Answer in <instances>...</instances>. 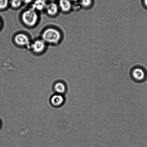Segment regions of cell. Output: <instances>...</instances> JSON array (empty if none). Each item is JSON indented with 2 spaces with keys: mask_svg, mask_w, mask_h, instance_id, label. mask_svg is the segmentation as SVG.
<instances>
[{
  "mask_svg": "<svg viewBox=\"0 0 147 147\" xmlns=\"http://www.w3.org/2000/svg\"><path fill=\"white\" fill-rule=\"evenodd\" d=\"M32 0H22L23 2L25 3L26 4H28L31 3Z\"/></svg>",
  "mask_w": 147,
  "mask_h": 147,
  "instance_id": "obj_14",
  "label": "cell"
},
{
  "mask_svg": "<svg viewBox=\"0 0 147 147\" xmlns=\"http://www.w3.org/2000/svg\"><path fill=\"white\" fill-rule=\"evenodd\" d=\"M132 77L136 82H142L144 80L145 74L144 71L140 68H136L132 72Z\"/></svg>",
  "mask_w": 147,
  "mask_h": 147,
  "instance_id": "obj_5",
  "label": "cell"
},
{
  "mask_svg": "<svg viewBox=\"0 0 147 147\" xmlns=\"http://www.w3.org/2000/svg\"><path fill=\"white\" fill-rule=\"evenodd\" d=\"M1 21H0V27H1Z\"/></svg>",
  "mask_w": 147,
  "mask_h": 147,
  "instance_id": "obj_19",
  "label": "cell"
},
{
  "mask_svg": "<svg viewBox=\"0 0 147 147\" xmlns=\"http://www.w3.org/2000/svg\"><path fill=\"white\" fill-rule=\"evenodd\" d=\"M21 18L25 25L32 27L37 24L38 20V16L36 11L31 8L24 12Z\"/></svg>",
  "mask_w": 147,
  "mask_h": 147,
  "instance_id": "obj_2",
  "label": "cell"
},
{
  "mask_svg": "<svg viewBox=\"0 0 147 147\" xmlns=\"http://www.w3.org/2000/svg\"><path fill=\"white\" fill-rule=\"evenodd\" d=\"M71 1H78V0H71Z\"/></svg>",
  "mask_w": 147,
  "mask_h": 147,
  "instance_id": "obj_18",
  "label": "cell"
},
{
  "mask_svg": "<svg viewBox=\"0 0 147 147\" xmlns=\"http://www.w3.org/2000/svg\"><path fill=\"white\" fill-rule=\"evenodd\" d=\"M47 1H50L52 2H54V1H56V0H47Z\"/></svg>",
  "mask_w": 147,
  "mask_h": 147,
  "instance_id": "obj_16",
  "label": "cell"
},
{
  "mask_svg": "<svg viewBox=\"0 0 147 147\" xmlns=\"http://www.w3.org/2000/svg\"><path fill=\"white\" fill-rule=\"evenodd\" d=\"M65 101L62 95L56 94L53 96L50 99V103L52 106L59 107L62 106Z\"/></svg>",
  "mask_w": 147,
  "mask_h": 147,
  "instance_id": "obj_6",
  "label": "cell"
},
{
  "mask_svg": "<svg viewBox=\"0 0 147 147\" xmlns=\"http://www.w3.org/2000/svg\"><path fill=\"white\" fill-rule=\"evenodd\" d=\"M144 3L145 5L147 7V0H144Z\"/></svg>",
  "mask_w": 147,
  "mask_h": 147,
  "instance_id": "obj_15",
  "label": "cell"
},
{
  "mask_svg": "<svg viewBox=\"0 0 147 147\" xmlns=\"http://www.w3.org/2000/svg\"><path fill=\"white\" fill-rule=\"evenodd\" d=\"M47 5L45 0H35L33 4L32 8L36 11H42L45 9Z\"/></svg>",
  "mask_w": 147,
  "mask_h": 147,
  "instance_id": "obj_10",
  "label": "cell"
},
{
  "mask_svg": "<svg viewBox=\"0 0 147 147\" xmlns=\"http://www.w3.org/2000/svg\"><path fill=\"white\" fill-rule=\"evenodd\" d=\"M46 43L42 39H38L34 41L30 45V47L34 53H40L42 52L45 49L46 47Z\"/></svg>",
  "mask_w": 147,
  "mask_h": 147,
  "instance_id": "obj_4",
  "label": "cell"
},
{
  "mask_svg": "<svg viewBox=\"0 0 147 147\" xmlns=\"http://www.w3.org/2000/svg\"><path fill=\"white\" fill-rule=\"evenodd\" d=\"M14 41L18 46L30 47L31 45L29 38L26 35L23 33L16 35L14 37Z\"/></svg>",
  "mask_w": 147,
  "mask_h": 147,
  "instance_id": "obj_3",
  "label": "cell"
},
{
  "mask_svg": "<svg viewBox=\"0 0 147 147\" xmlns=\"http://www.w3.org/2000/svg\"><path fill=\"white\" fill-rule=\"evenodd\" d=\"M9 3V0H0V9H3L7 8Z\"/></svg>",
  "mask_w": 147,
  "mask_h": 147,
  "instance_id": "obj_12",
  "label": "cell"
},
{
  "mask_svg": "<svg viewBox=\"0 0 147 147\" xmlns=\"http://www.w3.org/2000/svg\"><path fill=\"white\" fill-rule=\"evenodd\" d=\"M45 9L47 14L51 16L56 15L58 12L59 7L57 4L54 2H51L47 4Z\"/></svg>",
  "mask_w": 147,
  "mask_h": 147,
  "instance_id": "obj_7",
  "label": "cell"
},
{
  "mask_svg": "<svg viewBox=\"0 0 147 147\" xmlns=\"http://www.w3.org/2000/svg\"><path fill=\"white\" fill-rule=\"evenodd\" d=\"M42 38L46 43L55 44L59 43L61 40V35L58 30L50 27L46 29L43 31Z\"/></svg>",
  "mask_w": 147,
  "mask_h": 147,
  "instance_id": "obj_1",
  "label": "cell"
},
{
  "mask_svg": "<svg viewBox=\"0 0 147 147\" xmlns=\"http://www.w3.org/2000/svg\"><path fill=\"white\" fill-rule=\"evenodd\" d=\"M22 2V0H10L9 1L11 7L14 8H17L20 7Z\"/></svg>",
  "mask_w": 147,
  "mask_h": 147,
  "instance_id": "obj_11",
  "label": "cell"
},
{
  "mask_svg": "<svg viewBox=\"0 0 147 147\" xmlns=\"http://www.w3.org/2000/svg\"><path fill=\"white\" fill-rule=\"evenodd\" d=\"M1 121H0V129H1Z\"/></svg>",
  "mask_w": 147,
  "mask_h": 147,
  "instance_id": "obj_17",
  "label": "cell"
},
{
  "mask_svg": "<svg viewBox=\"0 0 147 147\" xmlns=\"http://www.w3.org/2000/svg\"><path fill=\"white\" fill-rule=\"evenodd\" d=\"M59 7L64 12H67L71 8L72 4L70 0H60Z\"/></svg>",
  "mask_w": 147,
  "mask_h": 147,
  "instance_id": "obj_9",
  "label": "cell"
},
{
  "mask_svg": "<svg viewBox=\"0 0 147 147\" xmlns=\"http://www.w3.org/2000/svg\"><path fill=\"white\" fill-rule=\"evenodd\" d=\"M54 89L57 94L63 95L65 93L67 87L65 84L63 82H58L54 84Z\"/></svg>",
  "mask_w": 147,
  "mask_h": 147,
  "instance_id": "obj_8",
  "label": "cell"
},
{
  "mask_svg": "<svg viewBox=\"0 0 147 147\" xmlns=\"http://www.w3.org/2000/svg\"><path fill=\"white\" fill-rule=\"evenodd\" d=\"M92 3V0H81V3L83 7H87L89 6Z\"/></svg>",
  "mask_w": 147,
  "mask_h": 147,
  "instance_id": "obj_13",
  "label": "cell"
}]
</instances>
